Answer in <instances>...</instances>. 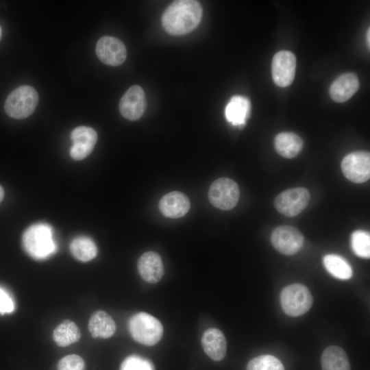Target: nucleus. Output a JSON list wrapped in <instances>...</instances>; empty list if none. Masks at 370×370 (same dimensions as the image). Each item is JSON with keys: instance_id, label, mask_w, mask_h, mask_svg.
Here are the masks:
<instances>
[{"instance_id": "1", "label": "nucleus", "mask_w": 370, "mask_h": 370, "mask_svg": "<svg viewBox=\"0 0 370 370\" xmlns=\"http://www.w3.org/2000/svg\"><path fill=\"white\" fill-rule=\"evenodd\" d=\"M202 14L201 5L197 1H175L162 14V27L171 35L186 34L198 26Z\"/></svg>"}, {"instance_id": "2", "label": "nucleus", "mask_w": 370, "mask_h": 370, "mask_svg": "<svg viewBox=\"0 0 370 370\" xmlns=\"http://www.w3.org/2000/svg\"><path fill=\"white\" fill-rule=\"evenodd\" d=\"M22 242L25 251L35 260L47 259L57 250L53 229L45 223L29 226L23 234Z\"/></svg>"}, {"instance_id": "3", "label": "nucleus", "mask_w": 370, "mask_h": 370, "mask_svg": "<svg viewBox=\"0 0 370 370\" xmlns=\"http://www.w3.org/2000/svg\"><path fill=\"white\" fill-rule=\"evenodd\" d=\"M128 327L132 338L145 345H156L163 334V327L160 321L143 312L134 314L129 320Z\"/></svg>"}, {"instance_id": "4", "label": "nucleus", "mask_w": 370, "mask_h": 370, "mask_svg": "<svg viewBox=\"0 0 370 370\" xmlns=\"http://www.w3.org/2000/svg\"><path fill=\"white\" fill-rule=\"evenodd\" d=\"M38 102L36 90L30 86L23 85L10 92L5 100L4 108L10 117L22 119L34 112Z\"/></svg>"}, {"instance_id": "5", "label": "nucleus", "mask_w": 370, "mask_h": 370, "mask_svg": "<svg viewBox=\"0 0 370 370\" xmlns=\"http://www.w3.org/2000/svg\"><path fill=\"white\" fill-rule=\"evenodd\" d=\"M280 303L286 314L291 317H299L310 309L312 305V297L306 286L301 284H293L282 289L280 294Z\"/></svg>"}, {"instance_id": "6", "label": "nucleus", "mask_w": 370, "mask_h": 370, "mask_svg": "<svg viewBox=\"0 0 370 370\" xmlns=\"http://www.w3.org/2000/svg\"><path fill=\"white\" fill-rule=\"evenodd\" d=\"M208 199L216 208L228 210L238 203L240 190L238 184L232 179L221 177L214 180L208 190Z\"/></svg>"}, {"instance_id": "7", "label": "nucleus", "mask_w": 370, "mask_h": 370, "mask_svg": "<svg viewBox=\"0 0 370 370\" xmlns=\"http://www.w3.org/2000/svg\"><path fill=\"white\" fill-rule=\"evenodd\" d=\"M310 195L308 189L302 187L286 190L274 200L277 210L281 214L293 217L298 215L308 204Z\"/></svg>"}, {"instance_id": "8", "label": "nucleus", "mask_w": 370, "mask_h": 370, "mask_svg": "<svg viewBox=\"0 0 370 370\" xmlns=\"http://www.w3.org/2000/svg\"><path fill=\"white\" fill-rule=\"evenodd\" d=\"M345 177L354 183H363L370 177V155L367 151H354L345 156L341 162Z\"/></svg>"}, {"instance_id": "9", "label": "nucleus", "mask_w": 370, "mask_h": 370, "mask_svg": "<svg viewBox=\"0 0 370 370\" xmlns=\"http://www.w3.org/2000/svg\"><path fill=\"white\" fill-rule=\"evenodd\" d=\"M271 241L273 247L284 255L298 252L304 243V236L297 228L290 225H280L272 232Z\"/></svg>"}, {"instance_id": "10", "label": "nucleus", "mask_w": 370, "mask_h": 370, "mask_svg": "<svg viewBox=\"0 0 370 370\" xmlns=\"http://www.w3.org/2000/svg\"><path fill=\"white\" fill-rule=\"evenodd\" d=\"M296 70L295 56L288 51L277 52L272 60L271 73L275 84L280 87L291 85Z\"/></svg>"}, {"instance_id": "11", "label": "nucleus", "mask_w": 370, "mask_h": 370, "mask_svg": "<svg viewBox=\"0 0 370 370\" xmlns=\"http://www.w3.org/2000/svg\"><path fill=\"white\" fill-rule=\"evenodd\" d=\"M96 54L104 64L116 66L123 63L127 57L125 45L112 36H103L97 41Z\"/></svg>"}, {"instance_id": "12", "label": "nucleus", "mask_w": 370, "mask_h": 370, "mask_svg": "<svg viewBox=\"0 0 370 370\" xmlns=\"http://www.w3.org/2000/svg\"><path fill=\"white\" fill-rule=\"evenodd\" d=\"M119 108L124 118L130 121L140 119L146 108L143 89L138 85L131 86L121 97Z\"/></svg>"}, {"instance_id": "13", "label": "nucleus", "mask_w": 370, "mask_h": 370, "mask_svg": "<svg viewBox=\"0 0 370 370\" xmlns=\"http://www.w3.org/2000/svg\"><path fill=\"white\" fill-rule=\"evenodd\" d=\"M71 139L73 143L70 149L71 156L75 160H81L93 150L97 134L92 127L79 126L71 132Z\"/></svg>"}, {"instance_id": "14", "label": "nucleus", "mask_w": 370, "mask_h": 370, "mask_svg": "<svg viewBox=\"0 0 370 370\" xmlns=\"http://www.w3.org/2000/svg\"><path fill=\"white\" fill-rule=\"evenodd\" d=\"M188 197L180 192L172 191L164 195L160 200L158 208L166 217L176 219L184 216L190 209Z\"/></svg>"}, {"instance_id": "15", "label": "nucleus", "mask_w": 370, "mask_h": 370, "mask_svg": "<svg viewBox=\"0 0 370 370\" xmlns=\"http://www.w3.org/2000/svg\"><path fill=\"white\" fill-rule=\"evenodd\" d=\"M138 271L147 282L155 284L164 274V266L160 256L152 251L142 254L138 260Z\"/></svg>"}, {"instance_id": "16", "label": "nucleus", "mask_w": 370, "mask_h": 370, "mask_svg": "<svg viewBox=\"0 0 370 370\" xmlns=\"http://www.w3.org/2000/svg\"><path fill=\"white\" fill-rule=\"evenodd\" d=\"M201 345L207 356L214 361H221L225 356L226 339L223 332L217 328H209L204 332Z\"/></svg>"}, {"instance_id": "17", "label": "nucleus", "mask_w": 370, "mask_h": 370, "mask_svg": "<svg viewBox=\"0 0 370 370\" xmlns=\"http://www.w3.org/2000/svg\"><path fill=\"white\" fill-rule=\"evenodd\" d=\"M359 81L352 73H344L337 77L330 88V95L336 102L341 103L350 99L358 90Z\"/></svg>"}, {"instance_id": "18", "label": "nucleus", "mask_w": 370, "mask_h": 370, "mask_svg": "<svg viewBox=\"0 0 370 370\" xmlns=\"http://www.w3.org/2000/svg\"><path fill=\"white\" fill-rule=\"evenodd\" d=\"M88 328L92 337L108 338L115 332L116 324L108 313L98 310L90 315Z\"/></svg>"}, {"instance_id": "19", "label": "nucleus", "mask_w": 370, "mask_h": 370, "mask_svg": "<svg viewBox=\"0 0 370 370\" xmlns=\"http://www.w3.org/2000/svg\"><path fill=\"white\" fill-rule=\"evenodd\" d=\"M251 109L249 100L243 96L233 97L225 109L227 121L233 125H243L249 116Z\"/></svg>"}, {"instance_id": "20", "label": "nucleus", "mask_w": 370, "mask_h": 370, "mask_svg": "<svg viewBox=\"0 0 370 370\" xmlns=\"http://www.w3.org/2000/svg\"><path fill=\"white\" fill-rule=\"evenodd\" d=\"M274 145L276 151L280 156L286 158H292L296 156L302 149L303 141L295 133L282 132L275 136Z\"/></svg>"}, {"instance_id": "21", "label": "nucleus", "mask_w": 370, "mask_h": 370, "mask_svg": "<svg viewBox=\"0 0 370 370\" xmlns=\"http://www.w3.org/2000/svg\"><path fill=\"white\" fill-rule=\"evenodd\" d=\"M321 362L322 370H351L345 352L336 345L330 346L323 351Z\"/></svg>"}, {"instance_id": "22", "label": "nucleus", "mask_w": 370, "mask_h": 370, "mask_svg": "<svg viewBox=\"0 0 370 370\" xmlns=\"http://www.w3.org/2000/svg\"><path fill=\"white\" fill-rule=\"evenodd\" d=\"M81 333L75 322L66 319L58 325L53 332V339L60 347H66L78 341Z\"/></svg>"}, {"instance_id": "23", "label": "nucleus", "mask_w": 370, "mask_h": 370, "mask_svg": "<svg viewBox=\"0 0 370 370\" xmlns=\"http://www.w3.org/2000/svg\"><path fill=\"white\" fill-rule=\"evenodd\" d=\"M69 249L74 258L82 262L90 261L97 254V247L95 242L84 236L75 238L71 241Z\"/></svg>"}, {"instance_id": "24", "label": "nucleus", "mask_w": 370, "mask_h": 370, "mask_svg": "<svg viewBox=\"0 0 370 370\" xmlns=\"http://www.w3.org/2000/svg\"><path fill=\"white\" fill-rule=\"evenodd\" d=\"M323 262L326 270L339 280H349L352 277V269L349 262L337 254H328Z\"/></svg>"}, {"instance_id": "25", "label": "nucleus", "mask_w": 370, "mask_h": 370, "mask_svg": "<svg viewBox=\"0 0 370 370\" xmlns=\"http://www.w3.org/2000/svg\"><path fill=\"white\" fill-rule=\"evenodd\" d=\"M351 247L356 255L363 258L370 257V235L364 230H356L351 236Z\"/></svg>"}, {"instance_id": "26", "label": "nucleus", "mask_w": 370, "mask_h": 370, "mask_svg": "<svg viewBox=\"0 0 370 370\" xmlns=\"http://www.w3.org/2000/svg\"><path fill=\"white\" fill-rule=\"evenodd\" d=\"M247 370H284L282 363L271 355H261L251 359Z\"/></svg>"}, {"instance_id": "27", "label": "nucleus", "mask_w": 370, "mask_h": 370, "mask_svg": "<svg viewBox=\"0 0 370 370\" xmlns=\"http://www.w3.org/2000/svg\"><path fill=\"white\" fill-rule=\"evenodd\" d=\"M119 370H154V367L148 359L138 355H131L123 360Z\"/></svg>"}, {"instance_id": "28", "label": "nucleus", "mask_w": 370, "mask_h": 370, "mask_svg": "<svg viewBox=\"0 0 370 370\" xmlns=\"http://www.w3.org/2000/svg\"><path fill=\"white\" fill-rule=\"evenodd\" d=\"M57 370H85V362L77 354L67 355L60 360Z\"/></svg>"}, {"instance_id": "29", "label": "nucleus", "mask_w": 370, "mask_h": 370, "mask_svg": "<svg viewBox=\"0 0 370 370\" xmlns=\"http://www.w3.org/2000/svg\"><path fill=\"white\" fill-rule=\"evenodd\" d=\"M14 310V304L10 295L0 287V314L11 313Z\"/></svg>"}, {"instance_id": "30", "label": "nucleus", "mask_w": 370, "mask_h": 370, "mask_svg": "<svg viewBox=\"0 0 370 370\" xmlns=\"http://www.w3.org/2000/svg\"><path fill=\"white\" fill-rule=\"evenodd\" d=\"M370 36V29L369 28H368L367 32L366 40H367V44L369 48L370 45V39H369L370 36Z\"/></svg>"}, {"instance_id": "31", "label": "nucleus", "mask_w": 370, "mask_h": 370, "mask_svg": "<svg viewBox=\"0 0 370 370\" xmlns=\"http://www.w3.org/2000/svg\"><path fill=\"white\" fill-rule=\"evenodd\" d=\"M4 195V191L3 188L0 186V203L2 201Z\"/></svg>"}, {"instance_id": "32", "label": "nucleus", "mask_w": 370, "mask_h": 370, "mask_svg": "<svg viewBox=\"0 0 370 370\" xmlns=\"http://www.w3.org/2000/svg\"><path fill=\"white\" fill-rule=\"evenodd\" d=\"M0 35H1V29H0Z\"/></svg>"}]
</instances>
